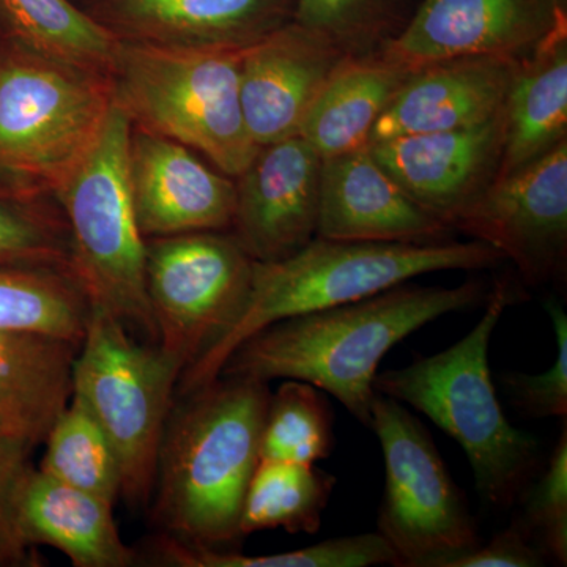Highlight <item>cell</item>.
<instances>
[{
  "instance_id": "cell-8",
  "label": "cell",
  "mask_w": 567,
  "mask_h": 567,
  "mask_svg": "<svg viewBox=\"0 0 567 567\" xmlns=\"http://www.w3.org/2000/svg\"><path fill=\"white\" fill-rule=\"evenodd\" d=\"M182 368L158 344H144L122 320L91 309L74 363L73 395L110 440L122 498L147 506L159 446Z\"/></svg>"
},
{
  "instance_id": "cell-36",
  "label": "cell",
  "mask_w": 567,
  "mask_h": 567,
  "mask_svg": "<svg viewBox=\"0 0 567 567\" xmlns=\"http://www.w3.org/2000/svg\"><path fill=\"white\" fill-rule=\"evenodd\" d=\"M0 436H22V439H28L33 442L21 421L2 409H0Z\"/></svg>"
},
{
  "instance_id": "cell-30",
  "label": "cell",
  "mask_w": 567,
  "mask_h": 567,
  "mask_svg": "<svg viewBox=\"0 0 567 567\" xmlns=\"http://www.w3.org/2000/svg\"><path fill=\"white\" fill-rule=\"evenodd\" d=\"M333 450L334 415L322 390L300 380H284L268 399L260 458L316 464Z\"/></svg>"
},
{
  "instance_id": "cell-9",
  "label": "cell",
  "mask_w": 567,
  "mask_h": 567,
  "mask_svg": "<svg viewBox=\"0 0 567 567\" xmlns=\"http://www.w3.org/2000/svg\"><path fill=\"white\" fill-rule=\"evenodd\" d=\"M369 427L382 446L385 488L379 533L399 567H450L481 546L464 492L427 427L404 404L377 393Z\"/></svg>"
},
{
  "instance_id": "cell-5",
  "label": "cell",
  "mask_w": 567,
  "mask_h": 567,
  "mask_svg": "<svg viewBox=\"0 0 567 567\" xmlns=\"http://www.w3.org/2000/svg\"><path fill=\"white\" fill-rule=\"evenodd\" d=\"M244 50H194L118 40L112 99L132 126L181 142L229 177L256 156L240 102Z\"/></svg>"
},
{
  "instance_id": "cell-15",
  "label": "cell",
  "mask_w": 567,
  "mask_h": 567,
  "mask_svg": "<svg viewBox=\"0 0 567 567\" xmlns=\"http://www.w3.org/2000/svg\"><path fill=\"white\" fill-rule=\"evenodd\" d=\"M352 52L289 22L241 51L240 102L257 147L297 136L331 74Z\"/></svg>"
},
{
  "instance_id": "cell-16",
  "label": "cell",
  "mask_w": 567,
  "mask_h": 567,
  "mask_svg": "<svg viewBox=\"0 0 567 567\" xmlns=\"http://www.w3.org/2000/svg\"><path fill=\"white\" fill-rule=\"evenodd\" d=\"M502 114L453 132L371 142L369 152L417 205L451 227L498 174Z\"/></svg>"
},
{
  "instance_id": "cell-1",
  "label": "cell",
  "mask_w": 567,
  "mask_h": 567,
  "mask_svg": "<svg viewBox=\"0 0 567 567\" xmlns=\"http://www.w3.org/2000/svg\"><path fill=\"white\" fill-rule=\"evenodd\" d=\"M486 297V287L477 281L457 287L401 284L363 300L267 324L227 357L219 375L311 383L369 425L374 377L385 354L425 324L476 308Z\"/></svg>"
},
{
  "instance_id": "cell-25",
  "label": "cell",
  "mask_w": 567,
  "mask_h": 567,
  "mask_svg": "<svg viewBox=\"0 0 567 567\" xmlns=\"http://www.w3.org/2000/svg\"><path fill=\"white\" fill-rule=\"evenodd\" d=\"M334 486L336 477L315 464L260 458L246 488L241 537L276 528L315 535Z\"/></svg>"
},
{
  "instance_id": "cell-24",
  "label": "cell",
  "mask_w": 567,
  "mask_h": 567,
  "mask_svg": "<svg viewBox=\"0 0 567 567\" xmlns=\"http://www.w3.org/2000/svg\"><path fill=\"white\" fill-rule=\"evenodd\" d=\"M0 39L107 78L118 47L71 0H0Z\"/></svg>"
},
{
  "instance_id": "cell-35",
  "label": "cell",
  "mask_w": 567,
  "mask_h": 567,
  "mask_svg": "<svg viewBox=\"0 0 567 567\" xmlns=\"http://www.w3.org/2000/svg\"><path fill=\"white\" fill-rule=\"evenodd\" d=\"M546 561L528 529L517 520L496 533L486 546L457 558L450 567H540Z\"/></svg>"
},
{
  "instance_id": "cell-2",
  "label": "cell",
  "mask_w": 567,
  "mask_h": 567,
  "mask_svg": "<svg viewBox=\"0 0 567 567\" xmlns=\"http://www.w3.org/2000/svg\"><path fill=\"white\" fill-rule=\"evenodd\" d=\"M268 383L219 375L178 395L159 446L152 499L164 533L205 547L241 539L246 488L260 461Z\"/></svg>"
},
{
  "instance_id": "cell-17",
  "label": "cell",
  "mask_w": 567,
  "mask_h": 567,
  "mask_svg": "<svg viewBox=\"0 0 567 567\" xmlns=\"http://www.w3.org/2000/svg\"><path fill=\"white\" fill-rule=\"evenodd\" d=\"M84 10L121 41L245 50L292 22L295 0H89Z\"/></svg>"
},
{
  "instance_id": "cell-20",
  "label": "cell",
  "mask_w": 567,
  "mask_h": 567,
  "mask_svg": "<svg viewBox=\"0 0 567 567\" xmlns=\"http://www.w3.org/2000/svg\"><path fill=\"white\" fill-rule=\"evenodd\" d=\"M22 535L32 547H52L74 567H128L137 550L122 539L114 506L33 466L18 499Z\"/></svg>"
},
{
  "instance_id": "cell-34",
  "label": "cell",
  "mask_w": 567,
  "mask_h": 567,
  "mask_svg": "<svg viewBox=\"0 0 567 567\" xmlns=\"http://www.w3.org/2000/svg\"><path fill=\"white\" fill-rule=\"evenodd\" d=\"M35 446L22 436H0V567L40 566L35 547L22 535L18 517L22 484L35 466Z\"/></svg>"
},
{
  "instance_id": "cell-11",
  "label": "cell",
  "mask_w": 567,
  "mask_h": 567,
  "mask_svg": "<svg viewBox=\"0 0 567 567\" xmlns=\"http://www.w3.org/2000/svg\"><path fill=\"white\" fill-rule=\"evenodd\" d=\"M451 229L494 246L529 286L565 274L567 257V140L535 162L496 177Z\"/></svg>"
},
{
  "instance_id": "cell-21",
  "label": "cell",
  "mask_w": 567,
  "mask_h": 567,
  "mask_svg": "<svg viewBox=\"0 0 567 567\" xmlns=\"http://www.w3.org/2000/svg\"><path fill=\"white\" fill-rule=\"evenodd\" d=\"M502 118L503 151L496 177L535 162L566 140L567 17L518 61Z\"/></svg>"
},
{
  "instance_id": "cell-26",
  "label": "cell",
  "mask_w": 567,
  "mask_h": 567,
  "mask_svg": "<svg viewBox=\"0 0 567 567\" xmlns=\"http://www.w3.org/2000/svg\"><path fill=\"white\" fill-rule=\"evenodd\" d=\"M142 559L167 567H371L398 566L393 548L377 533L333 537L315 546L274 555H244L199 546L163 533L153 537Z\"/></svg>"
},
{
  "instance_id": "cell-14",
  "label": "cell",
  "mask_w": 567,
  "mask_h": 567,
  "mask_svg": "<svg viewBox=\"0 0 567 567\" xmlns=\"http://www.w3.org/2000/svg\"><path fill=\"white\" fill-rule=\"evenodd\" d=\"M322 158L301 136L264 145L235 177L229 233L256 262H276L305 248L317 233Z\"/></svg>"
},
{
  "instance_id": "cell-6",
  "label": "cell",
  "mask_w": 567,
  "mask_h": 567,
  "mask_svg": "<svg viewBox=\"0 0 567 567\" xmlns=\"http://www.w3.org/2000/svg\"><path fill=\"white\" fill-rule=\"evenodd\" d=\"M112 106L110 78L0 39V178L55 196L102 136Z\"/></svg>"
},
{
  "instance_id": "cell-29",
  "label": "cell",
  "mask_w": 567,
  "mask_h": 567,
  "mask_svg": "<svg viewBox=\"0 0 567 567\" xmlns=\"http://www.w3.org/2000/svg\"><path fill=\"white\" fill-rule=\"evenodd\" d=\"M37 468L63 484L115 503L122 498V473L110 440L80 399L71 398L44 439Z\"/></svg>"
},
{
  "instance_id": "cell-13",
  "label": "cell",
  "mask_w": 567,
  "mask_h": 567,
  "mask_svg": "<svg viewBox=\"0 0 567 567\" xmlns=\"http://www.w3.org/2000/svg\"><path fill=\"white\" fill-rule=\"evenodd\" d=\"M126 166L137 226L145 240L227 233L233 227L234 178L208 166L193 148L132 126Z\"/></svg>"
},
{
  "instance_id": "cell-28",
  "label": "cell",
  "mask_w": 567,
  "mask_h": 567,
  "mask_svg": "<svg viewBox=\"0 0 567 567\" xmlns=\"http://www.w3.org/2000/svg\"><path fill=\"white\" fill-rule=\"evenodd\" d=\"M0 265L44 268L74 279L69 224L54 196L0 178Z\"/></svg>"
},
{
  "instance_id": "cell-31",
  "label": "cell",
  "mask_w": 567,
  "mask_h": 567,
  "mask_svg": "<svg viewBox=\"0 0 567 567\" xmlns=\"http://www.w3.org/2000/svg\"><path fill=\"white\" fill-rule=\"evenodd\" d=\"M420 0H295L293 22L352 52L402 22Z\"/></svg>"
},
{
  "instance_id": "cell-10",
  "label": "cell",
  "mask_w": 567,
  "mask_h": 567,
  "mask_svg": "<svg viewBox=\"0 0 567 567\" xmlns=\"http://www.w3.org/2000/svg\"><path fill=\"white\" fill-rule=\"evenodd\" d=\"M254 264L229 230L145 240V289L156 344L181 364L182 374L240 319Z\"/></svg>"
},
{
  "instance_id": "cell-3",
  "label": "cell",
  "mask_w": 567,
  "mask_h": 567,
  "mask_svg": "<svg viewBox=\"0 0 567 567\" xmlns=\"http://www.w3.org/2000/svg\"><path fill=\"white\" fill-rule=\"evenodd\" d=\"M503 259L498 249L480 240L401 244L315 237L286 259L254 264L245 311L218 344L183 372L178 395L215 380L227 357L267 324L363 300L417 276L483 270Z\"/></svg>"
},
{
  "instance_id": "cell-18",
  "label": "cell",
  "mask_w": 567,
  "mask_h": 567,
  "mask_svg": "<svg viewBox=\"0 0 567 567\" xmlns=\"http://www.w3.org/2000/svg\"><path fill=\"white\" fill-rule=\"evenodd\" d=\"M453 233L395 183L369 145L322 159L316 237L436 244Z\"/></svg>"
},
{
  "instance_id": "cell-32",
  "label": "cell",
  "mask_w": 567,
  "mask_h": 567,
  "mask_svg": "<svg viewBox=\"0 0 567 567\" xmlns=\"http://www.w3.org/2000/svg\"><path fill=\"white\" fill-rule=\"evenodd\" d=\"M524 517L522 524L547 561L567 565V425L554 447L547 468L535 484H529L522 495Z\"/></svg>"
},
{
  "instance_id": "cell-22",
  "label": "cell",
  "mask_w": 567,
  "mask_h": 567,
  "mask_svg": "<svg viewBox=\"0 0 567 567\" xmlns=\"http://www.w3.org/2000/svg\"><path fill=\"white\" fill-rule=\"evenodd\" d=\"M80 344L41 331L0 330V409L20 420L37 445L73 398Z\"/></svg>"
},
{
  "instance_id": "cell-27",
  "label": "cell",
  "mask_w": 567,
  "mask_h": 567,
  "mask_svg": "<svg viewBox=\"0 0 567 567\" xmlns=\"http://www.w3.org/2000/svg\"><path fill=\"white\" fill-rule=\"evenodd\" d=\"M91 309L69 275L0 265V330L41 331L81 342Z\"/></svg>"
},
{
  "instance_id": "cell-7",
  "label": "cell",
  "mask_w": 567,
  "mask_h": 567,
  "mask_svg": "<svg viewBox=\"0 0 567 567\" xmlns=\"http://www.w3.org/2000/svg\"><path fill=\"white\" fill-rule=\"evenodd\" d=\"M130 133L132 123L114 104L102 136L54 197L69 224L74 279L91 306L156 344L145 289V238L126 166Z\"/></svg>"
},
{
  "instance_id": "cell-4",
  "label": "cell",
  "mask_w": 567,
  "mask_h": 567,
  "mask_svg": "<svg viewBox=\"0 0 567 567\" xmlns=\"http://www.w3.org/2000/svg\"><path fill=\"white\" fill-rule=\"evenodd\" d=\"M514 297L509 284L496 282L465 338L374 377L375 393L423 413L464 447L481 499L502 511L522 498L540 458L539 440L507 421L488 368L492 334Z\"/></svg>"
},
{
  "instance_id": "cell-19",
  "label": "cell",
  "mask_w": 567,
  "mask_h": 567,
  "mask_svg": "<svg viewBox=\"0 0 567 567\" xmlns=\"http://www.w3.org/2000/svg\"><path fill=\"white\" fill-rule=\"evenodd\" d=\"M518 61L520 58L480 55L410 71L377 121L371 142L453 132L498 117Z\"/></svg>"
},
{
  "instance_id": "cell-33",
  "label": "cell",
  "mask_w": 567,
  "mask_h": 567,
  "mask_svg": "<svg viewBox=\"0 0 567 567\" xmlns=\"http://www.w3.org/2000/svg\"><path fill=\"white\" fill-rule=\"evenodd\" d=\"M546 311L557 338V358L543 374L505 371L499 385L507 401L520 415L528 417H566L567 415V317L558 301H546Z\"/></svg>"
},
{
  "instance_id": "cell-23",
  "label": "cell",
  "mask_w": 567,
  "mask_h": 567,
  "mask_svg": "<svg viewBox=\"0 0 567 567\" xmlns=\"http://www.w3.org/2000/svg\"><path fill=\"white\" fill-rule=\"evenodd\" d=\"M409 74L380 54H350L317 96L298 136L322 159L368 147L377 121Z\"/></svg>"
},
{
  "instance_id": "cell-12",
  "label": "cell",
  "mask_w": 567,
  "mask_h": 567,
  "mask_svg": "<svg viewBox=\"0 0 567 567\" xmlns=\"http://www.w3.org/2000/svg\"><path fill=\"white\" fill-rule=\"evenodd\" d=\"M565 17L566 0H420L380 55L410 71L480 55L524 58Z\"/></svg>"
}]
</instances>
